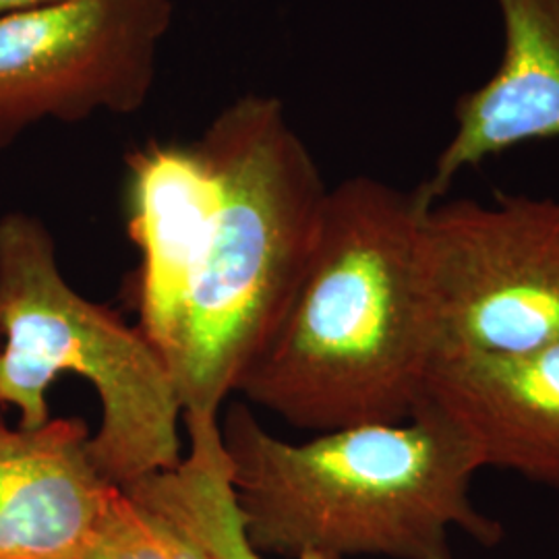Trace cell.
<instances>
[{"label":"cell","instance_id":"1","mask_svg":"<svg viewBox=\"0 0 559 559\" xmlns=\"http://www.w3.org/2000/svg\"><path fill=\"white\" fill-rule=\"evenodd\" d=\"M328 191L274 96L237 98L200 140L127 156L140 328L168 365L182 423L221 420L299 284Z\"/></svg>","mask_w":559,"mask_h":559},{"label":"cell","instance_id":"2","mask_svg":"<svg viewBox=\"0 0 559 559\" xmlns=\"http://www.w3.org/2000/svg\"><path fill=\"white\" fill-rule=\"evenodd\" d=\"M427 207L371 177L332 187L299 284L235 394L313 433L411 419L436 359Z\"/></svg>","mask_w":559,"mask_h":559},{"label":"cell","instance_id":"3","mask_svg":"<svg viewBox=\"0 0 559 559\" xmlns=\"http://www.w3.org/2000/svg\"><path fill=\"white\" fill-rule=\"evenodd\" d=\"M228 473L251 545L297 559H454V533L483 547L503 526L479 510V460L423 400L404 423L342 427L302 443L272 436L247 402L221 415Z\"/></svg>","mask_w":559,"mask_h":559},{"label":"cell","instance_id":"4","mask_svg":"<svg viewBox=\"0 0 559 559\" xmlns=\"http://www.w3.org/2000/svg\"><path fill=\"white\" fill-rule=\"evenodd\" d=\"M0 408H15L20 427L52 419L48 390L73 373L100 400L90 456L104 479L124 489L179 466L182 408L166 360L140 325L67 282L50 230L23 212L0 218Z\"/></svg>","mask_w":559,"mask_h":559},{"label":"cell","instance_id":"5","mask_svg":"<svg viewBox=\"0 0 559 559\" xmlns=\"http://www.w3.org/2000/svg\"><path fill=\"white\" fill-rule=\"evenodd\" d=\"M420 265L436 357L559 342V201H438L420 222Z\"/></svg>","mask_w":559,"mask_h":559},{"label":"cell","instance_id":"6","mask_svg":"<svg viewBox=\"0 0 559 559\" xmlns=\"http://www.w3.org/2000/svg\"><path fill=\"white\" fill-rule=\"evenodd\" d=\"M170 23V0H59L0 17V152L41 120L138 112Z\"/></svg>","mask_w":559,"mask_h":559},{"label":"cell","instance_id":"7","mask_svg":"<svg viewBox=\"0 0 559 559\" xmlns=\"http://www.w3.org/2000/svg\"><path fill=\"white\" fill-rule=\"evenodd\" d=\"M425 400L459 427L480 468L559 491V342L520 355H441Z\"/></svg>","mask_w":559,"mask_h":559},{"label":"cell","instance_id":"8","mask_svg":"<svg viewBox=\"0 0 559 559\" xmlns=\"http://www.w3.org/2000/svg\"><path fill=\"white\" fill-rule=\"evenodd\" d=\"M90 427L52 417L36 429L0 417V559H83L120 487L90 456Z\"/></svg>","mask_w":559,"mask_h":559},{"label":"cell","instance_id":"9","mask_svg":"<svg viewBox=\"0 0 559 559\" xmlns=\"http://www.w3.org/2000/svg\"><path fill=\"white\" fill-rule=\"evenodd\" d=\"M503 23L498 71L456 100L454 135L415 189L443 200L462 170L522 143L559 138V0H496Z\"/></svg>","mask_w":559,"mask_h":559},{"label":"cell","instance_id":"10","mask_svg":"<svg viewBox=\"0 0 559 559\" xmlns=\"http://www.w3.org/2000/svg\"><path fill=\"white\" fill-rule=\"evenodd\" d=\"M191 450L173 471L127 485L141 508L170 522L214 559H263L251 545L233 491L221 420L185 423ZM297 559H330L307 554Z\"/></svg>","mask_w":559,"mask_h":559},{"label":"cell","instance_id":"11","mask_svg":"<svg viewBox=\"0 0 559 559\" xmlns=\"http://www.w3.org/2000/svg\"><path fill=\"white\" fill-rule=\"evenodd\" d=\"M83 559H175L156 522L122 489Z\"/></svg>","mask_w":559,"mask_h":559},{"label":"cell","instance_id":"12","mask_svg":"<svg viewBox=\"0 0 559 559\" xmlns=\"http://www.w3.org/2000/svg\"><path fill=\"white\" fill-rule=\"evenodd\" d=\"M50 2H59V0H0V17L41 7V4H50Z\"/></svg>","mask_w":559,"mask_h":559}]
</instances>
